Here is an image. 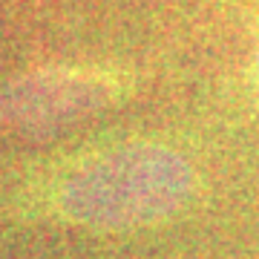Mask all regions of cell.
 I'll use <instances>...</instances> for the list:
<instances>
[{
	"label": "cell",
	"mask_w": 259,
	"mask_h": 259,
	"mask_svg": "<svg viewBox=\"0 0 259 259\" xmlns=\"http://www.w3.org/2000/svg\"><path fill=\"white\" fill-rule=\"evenodd\" d=\"M193 158L164 141H118L75 158L52 187L58 219L93 233L147 231L199 199Z\"/></svg>",
	"instance_id": "6da1fadb"
},
{
	"label": "cell",
	"mask_w": 259,
	"mask_h": 259,
	"mask_svg": "<svg viewBox=\"0 0 259 259\" xmlns=\"http://www.w3.org/2000/svg\"><path fill=\"white\" fill-rule=\"evenodd\" d=\"M130 78L118 69L52 64L20 72L0 90V124L18 133H58L124 101Z\"/></svg>",
	"instance_id": "7a4b0ae2"
},
{
	"label": "cell",
	"mask_w": 259,
	"mask_h": 259,
	"mask_svg": "<svg viewBox=\"0 0 259 259\" xmlns=\"http://www.w3.org/2000/svg\"><path fill=\"white\" fill-rule=\"evenodd\" d=\"M256 75H259V49H256Z\"/></svg>",
	"instance_id": "3957f363"
}]
</instances>
